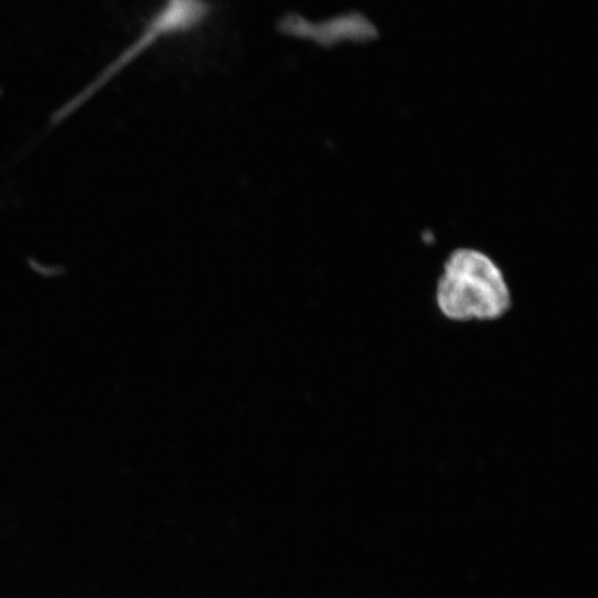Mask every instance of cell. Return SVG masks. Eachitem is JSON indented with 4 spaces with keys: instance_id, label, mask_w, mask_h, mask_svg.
<instances>
[{
    "instance_id": "cell-1",
    "label": "cell",
    "mask_w": 598,
    "mask_h": 598,
    "mask_svg": "<svg viewBox=\"0 0 598 598\" xmlns=\"http://www.w3.org/2000/svg\"><path fill=\"white\" fill-rule=\"evenodd\" d=\"M439 312L453 322H489L504 317L512 296L501 268L486 254L457 248L444 260L434 286Z\"/></svg>"
}]
</instances>
